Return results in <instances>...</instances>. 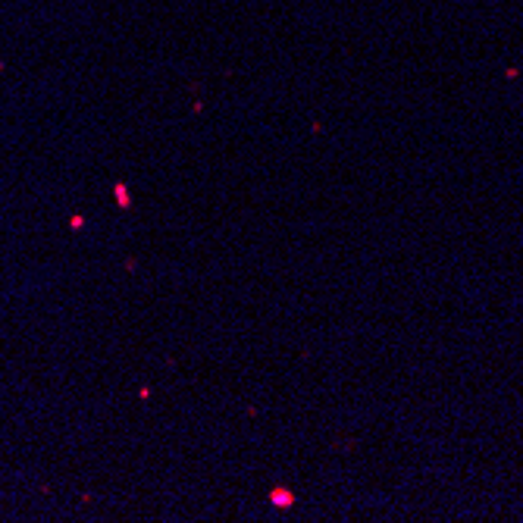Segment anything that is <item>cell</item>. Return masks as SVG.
Masks as SVG:
<instances>
[{"instance_id":"obj_1","label":"cell","mask_w":523,"mask_h":523,"mask_svg":"<svg viewBox=\"0 0 523 523\" xmlns=\"http://www.w3.org/2000/svg\"><path fill=\"white\" fill-rule=\"evenodd\" d=\"M270 498H272V505H279V507H292L294 505V495L289 489H272Z\"/></svg>"},{"instance_id":"obj_2","label":"cell","mask_w":523,"mask_h":523,"mask_svg":"<svg viewBox=\"0 0 523 523\" xmlns=\"http://www.w3.org/2000/svg\"><path fill=\"white\" fill-rule=\"evenodd\" d=\"M116 198H119V204H123V207H128V192H126V185H116Z\"/></svg>"}]
</instances>
